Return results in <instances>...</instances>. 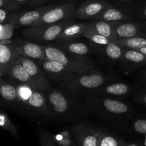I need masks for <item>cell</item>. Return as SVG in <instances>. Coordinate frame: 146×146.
<instances>
[{
    "label": "cell",
    "mask_w": 146,
    "mask_h": 146,
    "mask_svg": "<svg viewBox=\"0 0 146 146\" xmlns=\"http://www.w3.org/2000/svg\"><path fill=\"white\" fill-rule=\"evenodd\" d=\"M42 46L47 60L60 63L74 74H83L92 70L91 61L86 57L73 55L57 47Z\"/></svg>",
    "instance_id": "cell-1"
},
{
    "label": "cell",
    "mask_w": 146,
    "mask_h": 146,
    "mask_svg": "<svg viewBox=\"0 0 146 146\" xmlns=\"http://www.w3.org/2000/svg\"><path fill=\"white\" fill-rule=\"evenodd\" d=\"M108 77L100 72H90L83 74L73 73L67 79L62 81L63 86L71 89L72 91H78L80 89H94L101 86Z\"/></svg>",
    "instance_id": "cell-2"
},
{
    "label": "cell",
    "mask_w": 146,
    "mask_h": 146,
    "mask_svg": "<svg viewBox=\"0 0 146 146\" xmlns=\"http://www.w3.org/2000/svg\"><path fill=\"white\" fill-rule=\"evenodd\" d=\"M73 24L72 20L51 25L27 27L22 31L24 37L40 42H49L57 40V36L67 26Z\"/></svg>",
    "instance_id": "cell-3"
},
{
    "label": "cell",
    "mask_w": 146,
    "mask_h": 146,
    "mask_svg": "<svg viewBox=\"0 0 146 146\" xmlns=\"http://www.w3.org/2000/svg\"><path fill=\"white\" fill-rule=\"evenodd\" d=\"M76 9L75 4H67L54 7L44 13L42 17L31 27L51 25L71 20L72 17H74Z\"/></svg>",
    "instance_id": "cell-4"
},
{
    "label": "cell",
    "mask_w": 146,
    "mask_h": 146,
    "mask_svg": "<svg viewBox=\"0 0 146 146\" xmlns=\"http://www.w3.org/2000/svg\"><path fill=\"white\" fill-rule=\"evenodd\" d=\"M17 61L25 68L37 89L42 91H47L50 90V84L46 78L44 71L38 63L34 61V59L22 56L19 57Z\"/></svg>",
    "instance_id": "cell-5"
},
{
    "label": "cell",
    "mask_w": 146,
    "mask_h": 146,
    "mask_svg": "<svg viewBox=\"0 0 146 146\" xmlns=\"http://www.w3.org/2000/svg\"><path fill=\"white\" fill-rule=\"evenodd\" d=\"M100 131L87 124L81 123L73 128V135L77 146H97Z\"/></svg>",
    "instance_id": "cell-6"
},
{
    "label": "cell",
    "mask_w": 146,
    "mask_h": 146,
    "mask_svg": "<svg viewBox=\"0 0 146 146\" xmlns=\"http://www.w3.org/2000/svg\"><path fill=\"white\" fill-rule=\"evenodd\" d=\"M12 44L19 56L29 58L37 61L47 60L42 46L19 39L14 41Z\"/></svg>",
    "instance_id": "cell-7"
},
{
    "label": "cell",
    "mask_w": 146,
    "mask_h": 146,
    "mask_svg": "<svg viewBox=\"0 0 146 146\" xmlns=\"http://www.w3.org/2000/svg\"><path fill=\"white\" fill-rule=\"evenodd\" d=\"M108 5L106 0H87L76 9L74 16L80 19H94Z\"/></svg>",
    "instance_id": "cell-8"
},
{
    "label": "cell",
    "mask_w": 146,
    "mask_h": 146,
    "mask_svg": "<svg viewBox=\"0 0 146 146\" xmlns=\"http://www.w3.org/2000/svg\"><path fill=\"white\" fill-rule=\"evenodd\" d=\"M54 6L47 5L44 7L33 9L31 11H25L22 13L12 14L13 21L15 24L16 28L19 27H29L32 26L37 21H38L44 13L51 9Z\"/></svg>",
    "instance_id": "cell-9"
},
{
    "label": "cell",
    "mask_w": 146,
    "mask_h": 146,
    "mask_svg": "<svg viewBox=\"0 0 146 146\" xmlns=\"http://www.w3.org/2000/svg\"><path fill=\"white\" fill-rule=\"evenodd\" d=\"M39 65L41 66L44 74L60 83L67 79L70 75L73 74L67 67L55 61L45 60V61H37Z\"/></svg>",
    "instance_id": "cell-10"
},
{
    "label": "cell",
    "mask_w": 146,
    "mask_h": 146,
    "mask_svg": "<svg viewBox=\"0 0 146 146\" xmlns=\"http://www.w3.org/2000/svg\"><path fill=\"white\" fill-rule=\"evenodd\" d=\"M47 101L50 104L53 111L60 115L67 113L71 109V101L58 90H53L49 92Z\"/></svg>",
    "instance_id": "cell-11"
},
{
    "label": "cell",
    "mask_w": 146,
    "mask_h": 146,
    "mask_svg": "<svg viewBox=\"0 0 146 146\" xmlns=\"http://www.w3.org/2000/svg\"><path fill=\"white\" fill-rule=\"evenodd\" d=\"M19 57L12 43L0 41V65L4 74L8 72L13 63Z\"/></svg>",
    "instance_id": "cell-12"
},
{
    "label": "cell",
    "mask_w": 146,
    "mask_h": 146,
    "mask_svg": "<svg viewBox=\"0 0 146 146\" xmlns=\"http://www.w3.org/2000/svg\"><path fill=\"white\" fill-rule=\"evenodd\" d=\"M44 91L32 88L25 101L24 104L30 108L37 112L47 113H49V107L46 96L43 94Z\"/></svg>",
    "instance_id": "cell-13"
},
{
    "label": "cell",
    "mask_w": 146,
    "mask_h": 146,
    "mask_svg": "<svg viewBox=\"0 0 146 146\" xmlns=\"http://www.w3.org/2000/svg\"><path fill=\"white\" fill-rule=\"evenodd\" d=\"M7 73H9L10 76L20 85L26 86L34 89H37L34 83L29 76L28 73L23 67V66L17 61V59L13 63Z\"/></svg>",
    "instance_id": "cell-14"
},
{
    "label": "cell",
    "mask_w": 146,
    "mask_h": 146,
    "mask_svg": "<svg viewBox=\"0 0 146 146\" xmlns=\"http://www.w3.org/2000/svg\"><path fill=\"white\" fill-rule=\"evenodd\" d=\"M87 27L97 34L107 38L113 42L119 38L114 28L110 22L102 20H96L90 23H87Z\"/></svg>",
    "instance_id": "cell-15"
},
{
    "label": "cell",
    "mask_w": 146,
    "mask_h": 146,
    "mask_svg": "<svg viewBox=\"0 0 146 146\" xmlns=\"http://www.w3.org/2000/svg\"><path fill=\"white\" fill-rule=\"evenodd\" d=\"M128 18L129 16L126 13L123 12L120 9L108 5L93 19L102 20L107 22H115V21H124Z\"/></svg>",
    "instance_id": "cell-16"
},
{
    "label": "cell",
    "mask_w": 146,
    "mask_h": 146,
    "mask_svg": "<svg viewBox=\"0 0 146 146\" xmlns=\"http://www.w3.org/2000/svg\"><path fill=\"white\" fill-rule=\"evenodd\" d=\"M87 26V23H78V24H72L66 27L60 32L57 36V40L60 41H70L77 39L82 36L83 31H84Z\"/></svg>",
    "instance_id": "cell-17"
},
{
    "label": "cell",
    "mask_w": 146,
    "mask_h": 146,
    "mask_svg": "<svg viewBox=\"0 0 146 146\" xmlns=\"http://www.w3.org/2000/svg\"><path fill=\"white\" fill-rule=\"evenodd\" d=\"M100 104L103 108L113 114H124L129 111V108L125 104L117 100L104 98L100 100Z\"/></svg>",
    "instance_id": "cell-18"
},
{
    "label": "cell",
    "mask_w": 146,
    "mask_h": 146,
    "mask_svg": "<svg viewBox=\"0 0 146 146\" xmlns=\"http://www.w3.org/2000/svg\"><path fill=\"white\" fill-rule=\"evenodd\" d=\"M60 48L66 52L79 56H85L90 52V48L87 44L82 42H72L71 41H64L60 46Z\"/></svg>",
    "instance_id": "cell-19"
},
{
    "label": "cell",
    "mask_w": 146,
    "mask_h": 146,
    "mask_svg": "<svg viewBox=\"0 0 146 146\" xmlns=\"http://www.w3.org/2000/svg\"><path fill=\"white\" fill-rule=\"evenodd\" d=\"M114 42L123 48H130V49H138L146 46L145 37L135 36L130 37V38H118Z\"/></svg>",
    "instance_id": "cell-20"
},
{
    "label": "cell",
    "mask_w": 146,
    "mask_h": 146,
    "mask_svg": "<svg viewBox=\"0 0 146 146\" xmlns=\"http://www.w3.org/2000/svg\"><path fill=\"white\" fill-rule=\"evenodd\" d=\"M121 59L125 62L135 65L146 64V56L135 49L123 48V56Z\"/></svg>",
    "instance_id": "cell-21"
},
{
    "label": "cell",
    "mask_w": 146,
    "mask_h": 146,
    "mask_svg": "<svg viewBox=\"0 0 146 146\" xmlns=\"http://www.w3.org/2000/svg\"><path fill=\"white\" fill-rule=\"evenodd\" d=\"M0 96L9 102L21 101L17 87L7 83H0Z\"/></svg>",
    "instance_id": "cell-22"
},
{
    "label": "cell",
    "mask_w": 146,
    "mask_h": 146,
    "mask_svg": "<svg viewBox=\"0 0 146 146\" xmlns=\"http://www.w3.org/2000/svg\"><path fill=\"white\" fill-rule=\"evenodd\" d=\"M126 144L122 139L107 133H100L97 140V146H126Z\"/></svg>",
    "instance_id": "cell-23"
},
{
    "label": "cell",
    "mask_w": 146,
    "mask_h": 146,
    "mask_svg": "<svg viewBox=\"0 0 146 146\" xmlns=\"http://www.w3.org/2000/svg\"><path fill=\"white\" fill-rule=\"evenodd\" d=\"M82 36L84 37L85 38L88 39L90 42L95 44V45L103 46H104L113 42V41L109 40L106 37L100 35V34L96 33L95 31H92V29H89L87 26H86V28L84 29V31H83V34Z\"/></svg>",
    "instance_id": "cell-24"
},
{
    "label": "cell",
    "mask_w": 146,
    "mask_h": 146,
    "mask_svg": "<svg viewBox=\"0 0 146 146\" xmlns=\"http://www.w3.org/2000/svg\"><path fill=\"white\" fill-rule=\"evenodd\" d=\"M130 91V87L123 83H116L108 85L102 89V92L113 96H124Z\"/></svg>",
    "instance_id": "cell-25"
},
{
    "label": "cell",
    "mask_w": 146,
    "mask_h": 146,
    "mask_svg": "<svg viewBox=\"0 0 146 146\" xmlns=\"http://www.w3.org/2000/svg\"><path fill=\"white\" fill-rule=\"evenodd\" d=\"M13 17L6 23L0 24V41H8L12 37L15 29Z\"/></svg>",
    "instance_id": "cell-26"
},
{
    "label": "cell",
    "mask_w": 146,
    "mask_h": 146,
    "mask_svg": "<svg viewBox=\"0 0 146 146\" xmlns=\"http://www.w3.org/2000/svg\"><path fill=\"white\" fill-rule=\"evenodd\" d=\"M104 52L107 56L111 59H121L123 56V48L115 42H111L110 44L104 46Z\"/></svg>",
    "instance_id": "cell-27"
},
{
    "label": "cell",
    "mask_w": 146,
    "mask_h": 146,
    "mask_svg": "<svg viewBox=\"0 0 146 146\" xmlns=\"http://www.w3.org/2000/svg\"><path fill=\"white\" fill-rule=\"evenodd\" d=\"M0 127L12 134L15 138H18V131L17 127L9 118L8 115L1 111H0Z\"/></svg>",
    "instance_id": "cell-28"
},
{
    "label": "cell",
    "mask_w": 146,
    "mask_h": 146,
    "mask_svg": "<svg viewBox=\"0 0 146 146\" xmlns=\"http://www.w3.org/2000/svg\"><path fill=\"white\" fill-rule=\"evenodd\" d=\"M38 136L41 146H55V142L52 135L43 130L38 131Z\"/></svg>",
    "instance_id": "cell-29"
},
{
    "label": "cell",
    "mask_w": 146,
    "mask_h": 146,
    "mask_svg": "<svg viewBox=\"0 0 146 146\" xmlns=\"http://www.w3.org/2000/svg\"><path fill=\"white\" fill-rule=\"evenodd\" d=\"M0 9H3L8 11H14L19 9V6L9 0H0Z\"/></svg>",
    "instance_id": "cell-30"
},
{
    "label": "cell",
    "mask_w": 146,
    "mask_h": 146,
    "mask_svg": "<svg viewBox=\"0 0 146 146\" xmlns=\"http://www.w3.org/2000/svg\"><path fill=\"white\" fill-rule=\"evenodd\" d=\"M133 128L139 133L146 134V120L140 119L136 121L133 124Z\"/></svg>",
    "instance_id": "cell-31"
},
{
    "label": "cell",
    "mask_w": 146,
    "mask_h": 146,
    "mask_svg": "<svg viewBox=\"0 0 146 146\" xmlns=\"http://www.w3.org/2000/svg\"><path fill=\"white\" fill-rule=\"evenodd\" d=\"M11 17H12V15H10L8 11L0 9V24L7 22L11 19Z\"/></svg>",
    "instance_id": "cell-32"
},
{
    "label": "cell",
    "mask_w": 146,
    "mask_h": 146,
    "mask_svg": "<svg viewBox=\"0 0 146 146\" xmlns=\"http://www.w3.org/2000/svg\"><path fill=\"white\" fill-rule=\"evenodd\" d=\"M50 0H29L28 4L29 6H41L47 3Z\"/></svg>",
    "instance_id": "cell-33"
},
{
    "label": "cell",
    "mask_w": 146,
    "mask_h": 146,
    "mask_svg": "<svg viewBox=\"0 0 146 146\" xmlns=\"http://www.w3.org/2000/svg\"><path fill=\"white\" fill-rule=\"evenodd\" d=\"M9 1H12V2L15 3V4H23V3L28 2L29 0H9Z\"/></svg>",
    "instance_id": "cell-34"
},
{
    "label": "cell",
    "mask_w": 146,
    "mask_h": 146,
    "mask_svg": "<svg viewBox=\"0 0 146 146\" xmlns=\"http://www.w3.org/2000/svg\"><path fill=\"white\" fill-rule=\"evenodd\" d=\"M139 100H140V101H141L142 103L146 104V94H143L142 96H140V98H139Z\"/></svg>",
    "instance_id": "cell-35"
},
{
    "label": "cell",
    "mask_w": 146,
    "mask_h": 146,
    "mask_svg": "<svg viewBox=\"0 0 146 146\" xmlns=\"http://www.w3.org/2000/svg\"><path fill=\"white\" fill-rule=\"evenodd\" d=\"M135 50H137V51H139V52H140L141 54H144V55L146 56V46L143 47V48H138V49H135Z\"/></svg>",
    "instance_id": "cell-36"
},
{
    "label": "cell",
    "mask_w": 146,
    "mask_h": 146,
    "mask_svg": "<svg viewBox=\"0 0 146 146\" xmlns=\"http://www.w3.org/2000/svg\"><path fill=\"white\" fill-rule=\"evenodd\" d=\"M143 17L146 19V7H145L143 9Z\"/></svg>",
    "instance_id": "cell-37"
},
{
    "label": "cell",
    "mask_w": 146,
    "mask_h": 146,
    "mask_svg": "<svg viewBox=\"0 0 146 146\" xmlns=\"http://www.w3.org/2000/svg\"><path fill=\"white\" fill-rule=\"evenodd\" d=\"M4 71H3V69H2V68H1V65H0V76H1L4 75Z\"/></svg>",
    "instance_id": "cell-38"
},
{
    "label": "cell",
    "mask_w": 146,
    "mask_h": 146,
    "mask_svg": "<svg viewBox=\"0 0 146 146\" xmlns=\"http://www.w3.org/2000/svg\"><path fill=\"white\" fill-rule=\"evenodd\" d=\"M126 146H138V145L135 143H129V144H126Z\"/></svg>",
    "instance_id": "cell-39"
},
{
    "label": "cell",
    "mask_w": 146,
    "mask_h": 146,
    "mask_svg": "<svg viewBox=\"0 0 146 146\" xmlns=\"http://www.w3.org/2000/svg\"><path fill=\"white\" fill-rule=\"evenodd\" d=\"M117 1H135V0H117Z\"/></svg>",
    "instance_id": "cell-40"
},
{
    "label": "cell",
    "mask_w": 146,
    "mask_h": 146,
    "mask_svg": "<svg viewBox=\"0 0 146 146\" xmlns=\"http://www.w3.org/2000/svg\"><path fill=\"white\" fill-rule=\"evenodd\" d=\"M145 145H146V141H145Z\"/></svg>",
    "instance_id": "cell-41"
}]
</instances>
